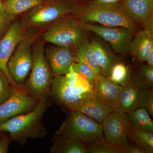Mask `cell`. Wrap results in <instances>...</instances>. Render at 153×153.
Wrapping results in <instances>:
<instances>
[{"mask_svg": "<svg viewBox=\"0 0 153 153\" xmlns=\"http://www.w3.org/2000/svg\"><path fill=\"white\" fill-rule=\"evenodd\" d=\"M52 103L50 98L40 100L30 112L11 118L1 124L0 131L8 133L12 140L21 146L26 144L28 139L45 137L47 132L43 123V117Z\"/></svg>", "mask_w": 153, "mask_h": 153, "instance_id": "6da1fadb", "label": "cell"}, {"mask_svg": "<svg viewBox=\"0 0 153 153\" xmlns=\"http://www.w3.org/2000/svg\"><path fill=\"white\" fill-rule=\"evenodd\" d=\"M93 95L94 88L71 67L67 74L54 76L49 98L52 102L68 111Z\"/></svg>", "mask_w": 153, "mask_h": 153, "instance_id": "7a4b0ae2", "label": "cell"}, {"mask_svg": "<svg viewBox=\"0 0 153 153\" xmlns=\"http://www.w3.org/2000/svg\"><path fill=\"white\" fill-rule=\"evenodd\" d=\"M69 111L66 120L53 137L78 140L84 144L93 143L105 140L101 124L81 113Z\"/></svg>", "mask_w": 153, "mask_h": 153, "instance_id": "3957f363", "label": "cell"}, {"mask_svg": "<svg viewBox=\"0 0 153 153\" xmlns=\"http://www.w3.org/2000/svg\"><path fill=\"white\" fill-rule=\"evenodd\" d=\"M33 61L29 77L22 89L38 101L49 98L54 76L42 43L37 44L33 51Z\"/></svg>", "mask_w": 153, "mask_h": 153, "instance_id": "277c9868", "label": "cell"}, {"mask_svg": "<svg viewBox=\"0 0 153 153\" xmlns=\"http://www.w3.org/2000/svg\"><path fill=\"white\" fill-rule=\"evenodd\" d=\"M73 14L83 23L91 22L108 27H123L133 33L137 29L136 23L118 6L89 5L85 3L78 6Z\"/></svg>", "mask_w": 153, "mask_h": 153, "instance_id": "5b68a950", "label": "cell"}, {"mask_svg": "<svg viewBox=\"0 0 153 153\" xmlns=\"http://www.w3.org/2000/svg\"><path fill=\"white\" fill-rule=\"evenodd\" d=\"M83 23L74 18L62 19L52 25L44 35L45 41L58 47H78L85 32Z\"/></svg>", "mask_w": 153, "mask_h": 153, "instance_id": "8992f818", "label": "cell"}, {"mask_svg": "<svg viewBox=\"0 0 153 153\" xmlns=\"http://www.w3.org/2000/svg\"><path fill=\"white\" fill-rule=\"evenodd\" d=\"M33 38L31 34L25 35L8 62L7 67L15 83L22 89L30 74L33 64L31 47Z\"/></svg>", "mask_w": 153, "mask_h": 153, "instance_id": "52a82bcc", "label": "cell"}, {"mask_svg": "<svg viewBox=\"0 0 153 153\" xmlns=\"http://www.w3.org/2000/svg\"><path fill=\"white\" fill-rule=\"evenodd\" d=\"M82 23L87 32H92L106 41L116 53L124 54L130 51L134 33L127 28Z\"/></svg>", "mask_w": 153, "mask_h": 153, "instance_id": "ba28073f", "label": "cell"}, {"mask_svg": "<svg viewBox=\"0 0 153 153\" xmlns=\"http://www.w3.org/2000/svg\"><path fill=\"white\" fill-rule=\"evenodd\" d=\"M102 125L105 140L114 146L122 147L128 139L130 130L127 114L114 109L105 118Z\"/></svg>", "mask_w": 153, "mask_h": 153, "instance_id": "9c48e42d", "label": "cell"}, {"mask_svg": "<svg viewBox=\"0 0 153 153\" xmlns=\"http://www.w3.org/2000/svg\"><path fill=\"white\" fill-rule=\"evenodd\" d=\"M118 7L153 37V0H123Z\"/></svg>", "mask_w": 153, "mask_h": 153, "instance_id": "30bf717a", "label": "cell"}, {"mask_svg": "<svg viewBox=\"0 0 153 153\" xmlns=\"http://www.w3.org/2000/svg\"><path fill=\"white\" fill-rule=\"evenodd\" d=\"M38 102L22 88L14 86L10 96L0 105V125L11 118L30 112Z\"/></svg>", "mask_w": 153, "mask_h": 153, "instance_id": "8fae6325", "label": "cell"}, {"mask_svg": "<svg viewBox=\"0 0 153 153\" xmlns=\"http://www.w3.org/2000/svg\"><path fill=\"white\" fill-rule=\"evenodd\" d=\"M25 35V29L22 23L19 22H13L0 40V70L5 74L13 86L19 88H21L13 80L8 70L7 65Z\"/></svg>", "mask_w": 153, "mask_h": 153, "instance_id": "7c38bea8", "label": "cell"}, {"mask_svg": "<svg viewBox=\"0 0 153 153\" xmlns=\"http://www.w3.org/2000/svg\"><path fill=\"white\" fill-rule=\"evenodd\" d=\"M83 4L74 2H63L42 6L30 15L29 22L32 25H46L59 19L67 14L75 12L76 8Z\"/></svg>", "mask_w": 153, "mask_h": 153, "instance_id": "4fadbf2b", "label": "cell"}, {"mask_svg": "<svg viewBox=\"0 0 153 153\" xmlns=\"http://www.w3.org/2000/svg\"><path fill=\"white\" fill-rule=\"evenodd\" d=\"M72 47L51 46L45 54L53 76L65 75L70 71L72 64L76 62V52Z\"/></svg>", "mask_w": 153, "mask_h": 153, "instance_id": "5bb4252c", "label": "cell"}, {"mask_svg": "<svg viewBox=\"0 0 153 153\" xmlns=\"http://www.w3.org/2000/svg\"><path fill=\"white\" fill-rule=\"evenodd\" d=\"M122 86L100 73L96 77L94 88V94L96 97L117 109L120 94Z\"/></svg>", "mask_w": 153, "mask_h": 153, "instance_id": "9a60e30c", "label": "cell"}, {"mask_svg": "<svg viewBox=\"0 0 153 153\" xmlns=\"http://www.w3.org/2000/svg\"><path fill=\"white\" fill-rule=\"evenodd\" d=\"M114 110L112 107L100 100L94 94L68 111L81 113L102 124L105 118Z\"/></svg>", "mask_w": 153, "mask_h": 153, "instance_id": "2e32d148", "label": "cell"}, {"mask_svg": "<svg viewBox=\"0 0 153 153\" xmlns=\"http://www.w3.org/2000/svg\"><path fill=\"white\" fill-rule=\"evenodd\" d=\"M91 42L95 51L100 74L109 77L112 67L118 62L117 58L104 41L93 38Z\"/></svg>", "mask_w": 153, "mask_h": 153, "instance_id": "e0dca14e", "label": "cell"}, {"mask_svg": "<svg viewBox=\"0 0 153 153\" xmlns=\"http://www.w3.org/2000/svg\"><path fill=\"white\" fill-rule=\"evenodd\" d=\"M153 40L144 30L141 31L135 36L130 51L135 60L140 62H146L148 53L153 47Z\"/></svg>", "mask_w": 153, "mask_h": 153, "instance_id": "ac0fdd59", "label": "cell"}, {"mask_svg": "<svg viewBox=\"0 0 153 153\" xmlns=\"http://www.w3.org/2000/svg\"><path fill=\"white\" fill-rule=\"evenodd\" d=\"M139 88L132 82L122 86L118 102L117 109L128 114L137 108V99Z\"/></svg>", "mask_w": 153, "mask_h": 153, "instance_id": "d6986e66", "label": "cell"}, {"mask_svg": "<svg viewBox=\"0 0 153 153\" xmlns=\"http://www.w3.org/2000/svg\"><path fill=\"white\" fill-rule=\"evenodd\" d=\"M76 62L87 64L93 70L96 77L100 73L94 49L91 41L84 39L76 52Z\"/></svg>", "mask_w": 153, "mask_h": 153, "instance_id": "ffe728a7", "label": "cell"}, {"mask_svg": "<svg viewBox=\"0 0 153 153\" xmlns=\"http://www.w3.org/2000/svg\"><path fill=\"white\" fill-rule=\"evenodd\" d=\"M51 153H86L85 145L78 140L60 139L53 137Z\"/></svg>", "mask_w": 153, "mask_h": 153, "instance_id": "44dd1931", "label": "cell"}, {"mask_svg": "<svg viewBox=\"0 0 153 153\" xmlns=\"http://www.w3.org/2000/svg\"><path fill=\"white\" fill-rule=\"evenodd\" d=\"M149 114L142 108H137L129 112L127 115L130 126L153 133V121Z\"/></svg>", "mask_w": 153, "mask_h": 153, "instance_id": "7402d4cb", "label": "cell"}, {"mask_svg": "<svg viewBox=\"0 0 153 153\" xmlns=\"http://www.w3.org/2000/svg\"><path fill=\"white\" fill-rule=\"evenodd\" d=\"M6 12L12 16L24 13L36 7L44 4L46 0H1Z\"/></svg>", "mask_w": 153, "mask_h": 153, "instance_id": "603a6c76", "label": "cell"}, {"mask_svg": "<svg viewBox=\"0 0 153 153\" xmlns=\"http://www.w3.org/2000/svg\"><path fill=\"white\" fill-rule=\"evenodd\" d=\"M128 139L146 153H153V133L131 126Z\"/></svg>", "mask_w": 153, "mask_h": 153, "instance_id": "cb8c5ba5", "label": "cell"}, {"mask_svg": "<svg viewBox=\"0 0 153 153\" xmlns=\"http://www.w3.org/2000/svg\"><path fill=\"white\" fill-rule=\"evenodd\" d=\"M131 82L139 89L152 88L153 67L147 64L142 65L137 70Z\"/></svg>", "mask_w": 153, "mask_h": 153, "instance_id": "d4e9b609", "label": "cell"}, {"mask_svg": "<svg viewBox=\"0 0 153 153\" xmlns=\"http://www.w3.org/2000/svg\"><path fill=\"white\" fill-rule=\"evenodd\" d=\"M110 79L121 86L131 82V71L128 66L121 62H117L112 67Z\"/></svg>", "mask_w": 153, "mask_h": 153, "instance_id": "484cf974", "label": "cell"}, {"mask_svg": "<svg viewBox=\"0 0 153 153\" xmlns=\"http://www.w3.org/2000/svg\"><path fill=\"white\" fill-rule=\"evenodd\" d=\"M84 144L87 153H126L122 148L114 146L105 140L99 142Z\"/></svg>", "mask_w": 153, "mask_h": 153, "instance_id": "4316f807", "label": "cell"}, {"mask_svg": "<svg viewBox=\"0 0 153 153\" xmlns=\"http://www.w3.org/2000/svg\"><path fill=\"white\" fill-rule=\"evenodd\" d=\"M137 107L147 110L153 116V89L152 88L139 89L137 99Z\"/></svg>", "mask_w": 153, "mask_h": 153, "instance_id": "83f0119b", "label": "cell"}, {"mask_svg": "<svg viewBox=\"0 0 153 153\" xmlns=\"http://www.w3.org/2000/svg\"><path fill=\"white\" fill-rule=\"evenodd\" d=\"M72 70L81 75L94 88L96 76L92 69L87 64L82 62H74L71 66Z\"/></svg>", "mask_w": 153, "mask_h": 153, "instance_id": "f1b7e54d", "label": "cell"}, {"mask_svg": "<svg viewBox=\"0 0 153 153\" xmlns=\"http://www.w3.org/2000/svg\"><path fill=\"white\" fill-rule=\"evenodd\" d=\"M13 87L5 74L0 70V105L10 96Z\"/></svg>", "mask_w": 153, "mask_h": 153, "instance_id": "f546056e", "label": "cell"}, {"mask_svg": "<svg viewBox=\"0 0 153 153\" xmlns=\"http://www.w3.org/2000/svg\"><path fill=\"white\" fill-rule=\"evenodd\" d=\"M15 16L5 11H0V40L13 24Z\"/></svg>", "mask_w": 153, "mask_h": 153, "instance_id": "4dcf8cb0", "label": "cell"}, {"mask_svg": "<svg viewBox=\"0 0 153 153\" xmlns=\"http://www.w3.org/2000/svg\"><path fill=\"white\" fill-rule=\"evenodd\" d=\"M123 0H85L89 5L118 6Z\"/></svg>", "mask_w": 153, "mask_h": 153, "instance_id": "1f68e13d", "label": "cell"}, {"mask_svg": "<svg viewBox=\"0 0 153 153\" xmlns=\"http://www.w3.org/2000/svg\"><path fill=\"white\" fill-rule=\"evenodd\" d=\"M122 148L126 153H146L144 150L132 142L128 139Z\"/></svg>", "mask_w": 153, "mask_h": 153, "instance_id": "d6a6232c", "label": "cell"}, {"mask_svg": "<svg viewBox=\"0 0 153 153\" xmlns=\"http://www.w3.org/2000/svg\"><path fill=\"white\" fill-rule=\"evenodd\" d=\"M12 141L9 135H8L5 132L2 131L0 138V153H7L9 146Z\"/></svg>", "mask_w": 153, "mask_h": 153, "instance_id": "836d02e7", "label": "cell"}, {"mask_svg": "<svg viewBox=\"0 0 153 153\" xmlns=\"http://www.w3.org/2000/svg\"><path fill=\"white\" fill-rule=\"evenodd\" d=\"M146 62H147V64L149 66L153 67V47L148 53Z\"/></svg>", "mask_w": 153, "mask_h": 153, "instance_id": "e575fe53", "label": "cell"}, {"mask_svg": "<svg viewBox=\"0 0 153 153\" xmlns=\"http://www.w3.org/2000/svg\"><path fill=\"white\" fill-rule=\"evenodd\" d=\"M5 11V10L4 6L3 4V3L2 2L1 0H0V11Z\"/></svg>", "mask_w": 153, "mask_h": 153, "instance_id": "d590c367", "label": "cell"}, {"mask_svg": "<svg viewBox=\"0 0 153 153\" xmlns=\"http://www.w3.org/2000/svg\"><path fill=\"white\" fill-rule=\"evenodd\" d=\"M2 134V131H0V138H1V136Z\"/></svg>", "mask_w": 153, "mask_h": 153, "instance_id": "8d00e7d4", "label": "cell"}, {"mask_svg": "<svg viewBox=\"0 0 153 153\" xmlns=\"http://www.w3.org/2000/svg\"><path fill=\"white\" fill-rule=\"evenodd\" d=\"M62 1H68V0H62Z\"/></svg>", "mask_w": 153, "mask_h": 153, "instance_id": "74e56055", "label": "cell"}]
</instances>
